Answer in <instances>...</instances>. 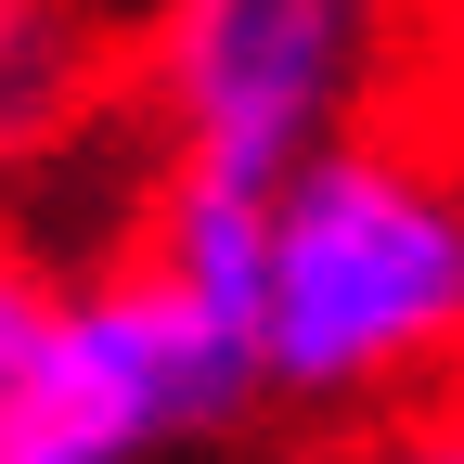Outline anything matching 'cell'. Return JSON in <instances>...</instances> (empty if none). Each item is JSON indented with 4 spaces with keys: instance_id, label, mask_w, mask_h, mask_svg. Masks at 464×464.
<instances>
[{
    "instance_id": "cell-1",
    "label": "cell",
    "mask_w": 464,
    "mask_h": 464,
    "mask_svg": "<svg viewBox=\"0 0 464 464\" xmlns=\"http://www.w3.org/2000/svg\"><path fill=\"white\" fill-rule=\"evenodd\" d=\"M464 335V194L387 142H323L271 194L258 362L284 400H362Z\"/></svg>"
},
{
    "instance_id": "cell-2",
    "label": "cell",
    "mask_w": 464,
    "mask_h": 464,
    "mask_svg": "<svg viewBox=\"0 0 464 464\" xmlns=\"http://www.w3.org/2000/svg\"><path fill=\"white\" fill-rule=\"evenodd\" d=\"M258 387V323L194 297L168 258L0 284V464H142L232 426Z\"/></svg>"
},
{
    "instance_id": "cell-3",
    "label": "cell",
    "mask_w": 464,
    "mask_h": 464,
    "mask_svg": "<svg viewBox=\"0 0 464 464\" xmlns=\"http://www.w3.org/2000/svg\"><path fill=\"white\" fill-rule=\"evenodd\" d=\"M362 91V0H168L155 14V103L181 168L284 194L335 142Z\"/></svg>"
},
{
    "instance_id": "cell-4",
    "label": "cell",
    "mask_w": 464,
    "mask_h": 464,
    "mask_svg": "<svg viewBox=\"0 0 464 464\" xmlns=\"http://www.w3.org/2000/svg\"><path fill=\"white\" fill-rule=\"evenodd\" d=\"M78 14L65 0H14V14H0V116H14V130H65L78 116Z\"/></svg>"
},
{
    "instance_id": "cell-5",
    "label": "cell",
    "mask_w": 464,
    "mask_h": 464,
    "mask_svg": "<svg viewBox=\"0 0 464 464\" xmlns=\"http://www.w3.org/2000/svg\"><path fill=\"white\" fill-rule=\"evenodd\" d=\"M451 374H464V335H451Z\"/></svg>"
}]
</instances>
